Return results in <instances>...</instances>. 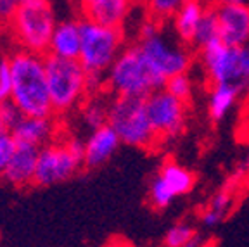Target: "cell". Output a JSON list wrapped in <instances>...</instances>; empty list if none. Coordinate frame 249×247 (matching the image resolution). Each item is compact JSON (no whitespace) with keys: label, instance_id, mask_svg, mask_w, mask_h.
I'll list each match as a JSON object with an SVG mask.
<instances>
[{"label":"cell","instance_id":"obj_1","mask_svg":"<svg viewBox=\"0 0 249 247\" xmlns=\"http://www.w3.org/2000/svg\"><path fill=\"white\" fill-rule=\"evenodd\" d=\"M12 74L11 101L23 116H54L45 74V55L18 49L9 55Z\"/></svg>","mask_w":249,"mask_h":247},{"label":"cell","instance_id":"obj_2","mask_svg":"<svg viewBox=\"0 0 249 247\" xmlns=\"http://www.w3.org/2000/svg\"><path fill=\"white\" fill-rule=\"evenodd\" d=\"M55 24V14L49 0H24L19 2L9 21L16 43L19 49L47 55L52 31Z\"/></svg>","mask_w":249,"mask_h":247},{"label":"cell","instance_id":"obj_3","mask_svg":"<svg viewBox=\"0 0 249 247\" xmlns=\"http://www.w3.org/2000/svg\"><path fill=\"white\" fill-rule=\"evenodd\" d=\"M45 74L52 111L66 114L83 104L87 97V71L78 59L45 55Z\"/></svg>","mask_w":249,"mask_h":247},{"label":"cell","instance_id":"obj_4","mask_svg":"<svg viewBox=\"0 0 249 247\" xmlns=\"http://www.w3.org/2000/svg\"><path fill=\"white\" fill-rule=\"evenodd\" d=\"M160 85L145 62L139 45L123 47L106 73V92L113 97H140L145 99Z\"/></svg>","mask_w":249,"mask_h":247},{"label":"cell","instance_id":"obj_5","mask_svg":"<svg viewBox=\"0 0 249 247\" xmlns=\"http://www.w3.org/2000/svg\"><path fill=\"white\" fill-rule=\"evenodd\" d=\"M107 124L128 147L151 151L160 142L149 121L145 99L140 97H113L109 101Z\"/></svg>","mask_w":249,"mask_h":247},{"label":"cell","instance_id":"obj_6","mask_svg":"<svg viewBox=\"0 0 249 247\" xmlns=\"http://www.w3.org/2000/svg\"><path fill=\"white\" fill-rule=\"evenodd\" d=\"M80 33L82 45L78 61L82 62L83 70L92 74H106L124 47L123 28L106 26L83 18L80 21Z\"/></svg>","mask_w":249,"mask_h":247},{"label":"cell","instance_id":"obj_7","mask_svg":"<svg viewBox=\"0 0 249 247\" xmlns=\"http://www.w3.org/2000/svg\"><path fill=\"white\" fill-rule=\"evenodd\" d=\"M199 61L202 71L214 83H233L242 92L249 90V47L227 45L222 40H214L199 49Z\"/></svg>","mask_w":249,"mask_h":247},{"label":"cell","instance_id":"obj_8","mask_svg":"<svg viewBox=\"0 0 249 247\" xmlns=\"http://www.w3.org/2000/svg\"><path fill=\"white\" fill-rule=\"evenodd\" d=\"M140 52L144 55L145 62L151 68L160 88H164L168 78L180 73H189L192 66V52L182 42H173L160 31L151 38L137 42Z\"/></svg>","mask_w":249,"mask_h":247},{"label":"cell","instance_id":"obj_9","mask_svg":"<svg viewBox=\"0 0 249 247\" xmlns=\"http://www.w3.org/2000/svg\"><path fill=\"white\" fill-rule=\"evenodd\" d=\"M145 107L152 130L160 142L175 140L185 131L189 120V102L180 101L164 88H160L145 97Z\"/></svg>","mask_w":249,"mask_h":247},{"label":"cell","instance_id":"obj_10","mask_svg":"<svg viewBox=\"0 0 249 247\" xmlns=\"http://www.w3.org/2000/svg\"><path fill=\"white\" fill-rule=\"evenodd\" d=\"M83 168V162L71 154L64 140H52L38 149L33 185L52 187L64 183Z\"/></svg>","mask_w":249,"mask_h":247},{"label":"cell","instance_id":"obj_11","mask_svg":"<svg viewBox=\"0 0 249 247\" xmlns=\"http://www.w3.org/2000/svg\"><path fill=\"white\" fill-rule=\"evenodd\" d=\"M220 40L227 45L241 47L249 42V7L237 4H216Z\"/></svg>","mask_w":249,"mask_h":247},{"label":"cell","instance_id":"obj_12","mask_svg":"<svg viewBox=\"0 0 249 247\" xmlns=\"http://www.w3.org/2000/svg\"><path fill=\"white\" fill-rule=\"evenodd\" d=\"M120 145V137L109 124L92 130L85 140V162H83L85 168L97 170V168L104 166L106 162L111 161V158L116 154Z\"/></svg>","mask_w":249,"mask_h":247},{"label":"cell","instance_id":"obj_13","mask_svg":"<svg viewBox=\"0 0 249 247\" xmlns=\"http://www.w3.org/2000/svg\"><path fill=\"white\" fill-rule=\"evenodd\" d=\"M18 143H26L36 149L52 142L57 133L54 116H23L9 131Z\"/></svg>","mask_w":249,"mask_h":247},{"label":"cell","instance_id":"obj_14","mask_svg":"<svg viewBox=\"0 0 249 247\" xmlns=\"http://www.w3.org/2000/svg\"><path fill=\"white\" fill-rule=\"evenodd\" d=\"M135 0H83V18L106 24V26L121 28L132 12Z\"/></svg>","mask_w":249,"mask_h":247},{"label":"cell","instance_id":"obj_15","mask_svg":"<svg viewBox=\"0 0 249 247\" xmlns=\"http://www.w3.org/2000/svg\"><path fill=\"white\" fill-rule=\"evenodd\" d=\"M36 159H38V149L36 147L26 145V143H18L2 178L14 187L33 185Z\"/></svg>","mask_w":249,"mask_h":247},{"label":"cell","instance_id":"obj_16","mask_svg":"<svg viewBox=\"0 0 249 247\" xmlns=\"http://www.w3.org/2000/svg\"><path fill=\"white\" fill-rule=\"evenodd\" d=\"M82 45V33H80V21L64 19L55 24L52 31L49 52L61 59H78Z\"/></svg>","mask_w":249,"mask_h":247},{"label":"cell","instance_id":"obj_17","mask_svg":"<svg viewBox=\"0 0 249 247\" xmlns=\"http://www.w3.org/2000/svg\"><path fill=\"white\" fill-rule=\"evenodd\" d=\"M244 95L241 88L233 83H214L208 93V118L213 123H220L229 116L237 106L239 99Z\"/></svg>","mask_w":249,"mask_h":247},{"label":"cell","instance_id":"obj_18","mask_svg":"<svg viewBox=\"0 0 249 247\" xmlns=\"http://www.w3.org/2000/svg\"><path fill=\"white\" fill-rule=\"evenodd\" d=\"M208 5L202 0H185L180 9L175 12V16L171 18V24H173V33L175 36L185 45H191L194 33L199 26V21L202 19V16L206 12Z\"/></svg>","mask_w":249,"mask_h":247},{"label":"cell","instance_id":"obj_19","mask_svg":"<svg viewBox=\"0 0 249 247\" xmlns=\"http://www.w3.org/2000/svg\"><path fill=\"white\" fill-rule=\"evenodd\" d=\"M156 175L161 178V182L166 185V189L175 199L187 195L196 185V175L189 168L182 166L175 161H164Z\"/></svg>","mask_w":249,"mask_h":247},{"label":"cell","instance_id":"obj_20","mask_svg":"<svg viewBox=\"0 0 249 247\" xmlns=\"http://www.w3.org/2000/svg\"><path fill=\"white\" fill-rule=\"evenodd\" d=\"M233 206V194L227 189H220L211 195L206 208L201 212V223L206 228H214L227 218Z\"/></svg>","mask_w":249,"mask_h":247},{"label":"cell","instance_id":"obj_21","mask_svg":"<svg viewBox=\"0 0 249 247\" xmlns=\"http://www.w3.org/2000/svg\"><path fill=\"white\" fill-rule=\"evenodd\" d=\"M80 118L90 131L107 124L109 120V101H104L101 95L87 97L80 106Z\"/></svg>","mask_w":249,"mask_h":247},{"label":"cell","instance_id":"obj_22","mask_svg":"<svg viewBox=\"0 0 249 247\" xmlns=\"http://www.w3.org/2000/svg\"><path fill=\"white\" fill-rule=\"evenodd\" d=\"M202 244L201 235L194 225L180 221L170 227L163 237L164 247H199Z\"/></svg>","mask_w":249,"mask_h":247},{"label":"cell","instance_id":"obj_23","mask_svg":"<svg viewBox=\"0 0 249 247\" xmlns=\"http://www.w3.org/2000/svg\"><path fill=\"white\" fill-rule=\"evenodd\" d=\"M214 40H220V28H218V19H216V12L213 7H208L202 19L199 21V26L194 33V38H192V47L196 49H202L206 47L208 43H213Z\"/></svg>","mask_w":249,"mask_h":247},{"label":"cell","instance_id":"obj_24","mask_svg":"<svg viewBox=\"0 0 249 247\" xmlns=\"http://www.w3.org/2000/svg\"><path fill=\"white\" fill-rule=\"evenodd\" d=\"M144 2L149 18L160 23H166V21H171V18L175 16V12L185 0H144Z\"/></svg>","mask_w":249,"mask_h":247},{"label":"cell","instance_id":"obj_25","mask_svg":"<svg viewBox=\"0 0 249 247\" xmlns=\"http://www.w3.org/2000/svg\"><path fill=\"white\" fill-rule=\"evenodd\" d=\"M164 90L173 97H177V99H180V101L191 102L192 92H194V83H192V78L189 76V73H180L168 78L166 83H164Z\"/></svg>","mask_w":249,"mask_h":247},{"label":"cell","instance_id":"obj_26","mask_svg":"<svg viewBox=\"0 0 249 247\" xmlns=\"http://www.w3.org/2000/svg\"><path fill=\"white\" fill-rule=\"evenodd\" d=\"M147 195H149L151 206L154 209H158V211H163V209L170 208V206L173 204V201H175V197L171 195V192L166 189V185L161 182V178L158 176V175H154L151 183H149Z\"/></svg>","mask_w":249,"mask_h":247},{"label":"cell","instance_id":"obj_27","mask_svg":"<svg viewBox=\"0 0 249 247\" xmlns=\"http://www.w3.org/2000/svg\"><path fill=\"white\" fill-rule=\"evenodd\" d=\"M11 93H12L11 66H9L7 57H2L0 59V104L5 101H11Z\"/></svg>","mask_w":249,"mask_h":247},{"label":"cell","instance_id":"obj_28","mask_svg":"<svg viewBox=\"0 0 249 247\" xmlns=\"http://www.w3.org/2000/svg\"><path fill=\"white\" fill-rule=\"evenodd\" d=\"M16 145H18V142L11 133L0 135V176H4V171L7 168L9 161H11L12 154H14Z\"/></svg>","mask_w":249,"mask_h":247},{"label":"cell","instance_id":"obj_29","mask_svg":"<svg viewBox=\"0 0 249 247\" xmlns=\"http://www.w3.org/2000/svg\"><path fill=\"white\" fill-rule=\"evenodd\" d=\"M0 118L5 123V126L9 128V131L16 126V123L23 118V112L18 109V106L14 104L12 101H5L0 104Z\"/></svg>","mask_w":249,"mask_h":247},{"label":"cell","instance_id":"obj_30","mask_svg":"<svg viewBox=\"0 0 249 247\" xmlns=\"http://www.w3.org/2000/svg\"><path fill=\"white\" fill-rule=\"evenodd\" d=\"M16 7H18L16 0H0V23L9 24Z\"/></svg>","mask_w":249,"mask_h":247},{"label":"cell","instance_id":"obj_31","mask_svg":"<svg viewBox=\"0 0 249 247\" xmlns=\"http://www.w3.org/2000/svg\"><path fill=\"white\" fill-rule=\"evenodd\" d=\"M216 4H237V5H248L249 0H216Z\"/></svg>","mask_w":249,"mask_h":247},{"label":"cell","instance_id":"obj_32","mask_svg":"<svg viewBox=\"0 0 249 247\" xmlns=\"http://www.w3.org/2000/svg\"><path fill=\"white\" fill-rule=\"evenodd\" d=\"M5 133H9V128L5 126V123L2 121V118H0V135H5Z\"/></svg>","mask_w":249,"mask_h":247},{"label":"cell","instance_id":"obj_33","mask_svg":"<svg viewBox=\"0 0 249 247\" xmlns=\"http://www.w3.org/2000/svg\"><path fill=\"white\" fill-rule=\"evenodd\" d=\"M113 247H137V246H132V244H126V242H118Z\"/></svg>","mask_w":249,"mask_h":247},{"label":"cell","instance_id":"obj_34","mask_svg":"<svg viewBox=\"0 0 249 247\" xmlns=\"http://www.w3.org/2000/svg\"><path fill=\"white\" fill-rule=\"evenodd\" d=\"M246 166H248V170H249V151H248V159H246Z\"/></svg>","mask_w":249,"mask_h":247},{"label":"cell","instance_id":"obj_35","mask_svg":"<svg viewBox=\"0 0 249 247\" xmlns=\"http://www.w3.org/2000/svg\"><path fill=\"white\" fill-rule=\"evenodd\" d=\"M199 247H213V246H208V244H204V242H202V244H201V246H199Z\"/></svg>","mask_w":249,"mask_h":247},{"label":"cell","instance_id":"obj_36","mask_svg":"<svg viewBox=\"0 0 249 247\" xmlns=\"http://www.w3.org/2000/svg\"><path fill=\"white\" fill-rule=\"evenodd\" d=\"M82 2H83V0H82Z\"/></svg>","mask_w":249,"mask_h":247}]
</instances>
